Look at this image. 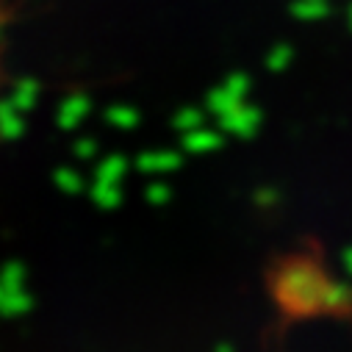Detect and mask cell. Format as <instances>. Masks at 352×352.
Listing matches in <instances>:
<instances>
[{
  "mask_svg": "<svg viewBox=\"0 0 352 352\" xmlns=\"http://www.w3.org/2000/svg\"><path fill=\"white\" fill-rule=\"evenodd\" d=\"M272 297L280 311L300 316H314L338 308V289L324 263L314 252H292L272 272Z\"/></svg>",
  "mask_w": 352,
  "mask_h": 352,
  "instance_id": "obj_1",
  "label": "cell"
},
{
  "mask_svg": "<svg viewBox=\"0 0 352 352\" xmlns=\"http://www.w3.org/2000/svg\"><path fill=\"white\" fill-rule=\"evenodd\" d=\"M23 0H0V83H3V45H6V31L12 28Z\"/></svg>",
  "mask_w": 352,
  "mask_h": 352,
  "instance_id": "obj_2",
  "label": "cell"
}]
</instances>
